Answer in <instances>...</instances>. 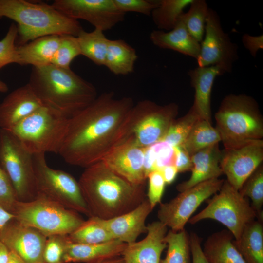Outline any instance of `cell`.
Masks as SVG:
<instances>
[{"label": "cell", "mask_w": 263, "mask_h": 263, "mask_svg": "<svg viewBox=\"0 0 263 263\" xmlns=\"http://www.w3.org/2000/svg\"><path fill=\"white\" fill-rule=\"evenodd\" d=\"M155 160L156 170H160L163 167L174 165L175 160V148L162 140L150 146Z\"/></svg>", "instance_id": "43"}, {"label": "cell", "mask_w": 263, "mask_h": 263, "mask_svg": "<svg viewBox=\"0 0 263 263\" xmlns=\"http://www.w3.org/2000/svg\"><path fill=\"white\" fill-rule=\"evenodd\" d=\"M91 216L109 220L127 213L146 199L145 185L132 184L99 161L78 181Z\"/></svg>", "instance_id": "2"}, {"label": "cell", "mask_w": 263, "mask_h": 263, "mask_svg": "<svg viewBox=\"0 0 263 263\" xmlns=\"http://www.w3.org/2000/svg\"><path fill=\"white\" fill-rule=\"evenodd\" d=\"M228 230L213 233L205 241L202 250L208 263H246L233 243Z\"/></svg>", "instance_id": "26"}, {"label": "cell", "mask_w": 263, "mask_h": 263, "mask_svg": "<svg viewBox=\"0 0 263 263\" xmlns=\"http://www.w3.org/2000/svg\"><path fill=\"white\" fill-rule=\"evenodd\" d=\"M145 148L128 139L113 147L101 160L113 172L136 185L146 184Z\"/></svg>", "instance_id": "17"}, {"label": "cell", "mask_w": 263, "mask_h": 263, "mask_svg": "<svg viewBox=\"0 0 263 263\" xmlns=\"http://www.w3.org/2000/svg\"><path fill=\"white\" fill-rule=\"evenodd\" d=\"M18 201L13 184L0 166V207L12 214Z\"/></svg>", "instance_id": "40"}, {"label": "cell", "mask_w": 263, "mask_h": 263, "mask_svg": "<svg viewBox=\"0 0 263 263\" xmlns=\"http://www.w3.org/2000/svg\"><path fill=\"white\" fill-rule=\"evenodd\" d=\"M12 214L20 223L47 237L68 235L84 221L79 213L39 197L30 201H18Z\"/></svg>", "instance_id": "8"}, {"label": "cell", "mask_w": 263, "mask_h": 263, "mask_svg": "<svg viewBox=\"0 0 263 263\" xmlns=\"http://www.w3.org/2000/svg\"><path fill=\"white\" fill-rule=\"evenodd\" d=\"M257 217L247 198L243 196L226 180L217 192L208 200L207 206L188 222L195 224L204 219L216 220L226 226L237 241L244 228Z\"/></svg>", "instance_id": "10"}, {"label": "cell", "mask_w": 263, "mask_h": 263, "mask_svg": "<svg viewBox=\"0 0 263 263\" xmlns=\"http://www.w3.org/2000/svg\"></svg>", "instance_id": "53"}, {"label": "cell", "mask_w": 263, "mask_h": 263, "mask_svg": "<svg viewBox=\"0 0 263 263\" xmlns=\"http://www.w3.org/2000/svg\"><path fill=\"white\" fill-rule=\"evenodd\" d=\"M166 184H170L175 180L178 171L174 165H169L159 170Z\"/></svg>", "instance_id": "47"}, {"label": "cell", "mask_w": 263, "mask_h": 263, "mask_svg": "<svg viewBox=\"0 0 263 263\" xmlns=\"http://www.w3.org/2000/svg\"><path fill=\"white\" fill-rule=\"evenodd\" d=\"M43 106L71 117L97 97L96 88L71 68L33 67L28 83Z\"/></svg>", "instance_id": "3"}, {"label": "cell", "mask_w": 263, "mask_h": 263, "mask_svg": "<svg viewBox=\"0 0 263 263\" xmlns=\"http://www.w3.org/2000/svg\"><path fill=\"white\" fill-rule=\"evenodd\" d=\"M168 227L159 221L147 225V235L139 241L127 244L121 257L125 263H160L167 245L165 237Z\"/></svg>", "instance_id": "18"}, {"label": "cell", "mask_w": 263, "mask_h": 263, "mask_svg": "<svg viewBox=\"0 0 263 263\" xmlns=\"http://www.w3.org/2000/svg\"><path fill=\"white\" fill-rule=\"evenodd\" d=\"M72 242L81 244H94L113 240L104 219L90 216L68 235Z\"/></svg>", "instance_id": "29"}, {"label": "cell", "mask_w": 263, "mask_h": 263, "mask_svg": "<svg viewBox=\"0 0 263 263\" xmlns=\"http://www.w3.org/2000/svg\"><path fill=\"white\" fill-rule=\"evenodd\" d=\"M14 218V215L0 207V235L6 225Z\"/></svg>", "instance_id": "48"}, {"label": "cell", "mask_w": 263, "mask_h": 263, "mask_svg": "<svg viewBox=\"0 0 263 263\" xmlns=\"http://www.w3.org/2000/svg\"><path fill=\"white\" fill-rule=\"evenodd\" d=\"M175 160L174 166L178 173L191 171L192 163L191 156L181 146L175 147Z\"/></svg>", "instance_id": "44"}, {"label": "cell", "mask_w": 263, "mask_h": 263, "mask_svg": "<svg viewBox=\"0 0 263 263\" xmlns=\"http://www.w3.org/2000/svg\"><path fill=\"white\" fill-rule=\"evenodd\" d=\"M244 46L253 57L256 56L257 52L263 49V35L251 36L247 33L244 34L242 37Z\"/></svg>", "instance_id": "46"}, {"label": "cell", "mask_w": 263, "mask_h": 263, "mask_svg": "<svg viewBox=\"0 0 263 263\" xmlns=\"http://www.w3.org/2000/svg\"><path fill=\"white\" fill-rule=\"evenodd\" d=\"M70 118L43 105L8 130L33 154H58Z\"/></svg>", "instance_id": "7"}, {"label": "cell", "mask_w": 263, "mask_h": 263, "mask_svg": "<svg viewBox=\"0 0 263 263\" xmlns=\"http://www.w3.org/2000/svg\"><path fill=\"white\" fill-rule=\"evenodd\" d=\"M193 0H160L151 12L152 20L158 30L168 31L177 24L183 10Z\"/></svg>", "instance_id": "32"}, {"label": "cell", "mask_w": 263, "mask_h": 263, "mask_svg": "<svg viewBox=\"0 0 263 263\" xmlns=\"http://www.w3.org/2000/svg\"><path fill=\"white\" fill-rule=\"evenodd\" d=\"M59 41V35H51L17 46V64L31 65L33 67H41L51 64Z\"/></svg>", "instance_id": "25"}, {"label": "cell", "mask_w": 263, "mask_h": 263, "mask_svg": "<svg viewBox=\"0 0 263 263\" xmlns=\"http://www.w3.org/2000/svg\"><path fill=\"white\" fill-rule=\"evenodd\" d=\"M222 151L219 143L201 150L191 156L192 163L189 178L176 186L180 192L203 182L218 177L223 174L220 167Z\"/></svg>", "instance_id": "23"}, {"label": "cell", "mask_w": 263, "mask_h": 263, "mask_svg": "<svg viewBox=\"0 0 263 263\" xmlns=\"http://www.w3.org/2000/svg\"><path fill=\"white\" fill-rule=\"evenodd\" d=\"M189 241L192 263H208L203 252L201 238L196 233L191 232Z\"/></svg>", "instance_id": "45"}, {"label": "cell", "mask_w": 263, "mask_h": 263, "mask_svg": "<svg viewBox=\"0 0 263 263\" xmlns=\"http://www.w3.org/2000/svg\"><path fill=\"white\" fill-rule=\"evenodd\" d=\"M187 13H183L180 18L189 34L199 43L205 34L206 19L209 8L204 0H193Z\"/></svg>", "instance_id": "34"}, {"label": "cell", "mask_w": 263, "mask_h": 263, "mask_svg": "<svg viewBox=\"0 0 263 263\" xmlns=\"http://www.w3.org/2000/svg\"><path fill=\"white\" fill-rule=\"evenodd\" d=\"M117 9L122 13L132 12L150 16L159 0H113Z\"/></svg>", "instance_id": "42"}, {"label": "cell", "mask_w": 263, "mask_h": 263, "mask_svg": "<svg viewBox=\"0 0 263 263\" xmlns=\"http://www.w3.org/2000/svg\"><path fill=\"white\" fill-rule=\"evenodd\" d=\"M47 237L38 230L13 219L3 228L0 241L25 263H43V252Z\"/></svg>", "instance_id": "16"}, {"label": "cell", "mask_w": 263, "mask_h": 263, "mask_svg": "<svg viewBox=\"0 0 263 263\" xmlns=\"http://www.w3.org/2000/svg\"><path fill=\"white\" fill-rule=\"evenodd\" d=\"M153 209L146 199L133 209L113 218L105 220L113 239L127 244L136 241L147 232L146 220Z\"/></svg>", "instance_id": "20"}, {"label": "cell", "mask_w": 263, "mask_h": 263, "mask_svg": "<svg viewBox=\"0 0 263 263\" xmlns=\"http://www.w3.org/2000/svg\"><path fill=\"white\" fill-rule=\"evenodd\" d=\"M51 5L67 17L85 20L103 32L122 22L125 16L113 0H55Z\"/></svg>", "instance_id": "14"}, {"label": "cell", "mask_w": 263, "mask_h": 263, "mask_svg": "<svg viewBox=\"0 0 263 263\" xmlns=\"http://www.w3.org/2000/svg\"><path fill=\"white\" fill-rule=\"evenodd\" d=\"M42 106L28 83L16 89L0 104V129H10Z\"/></svg>", "instance_id": "19"}, {"label": "cell", "mask_w": 263, "mask_h": 263, "mask_svg": "<svg viewBox=\"0 0 263 263\" xmlns=\"http://www.w3.org/2000/svg\"><path fill=\"white\" fill-rule=\"evenodd\" d=\"M126 245L115 239L99 244H81L71 241L67 236L64 261L65 263H98L121 256Z\"/></svg>", "instance_id": "21"}, {"label": "cell", "mask_w": 263, "mask_h": 263, "mask_svg": "<svg viewBox=\"0 0 263 263\" xmlns=\"http://www.w3.org/2000/svg\"><path fill=\"white\" fill-rule=\"evenodd\" d=\"M98 263H125V262L121 256H118L103 261Z\"/></svg>", "instance_id": "51"}, {"label": "cell", "mask_w": 263, "mask_h": 263, "mask_svg": "<svg viewBox=\"0 0 263 263\" xmlns=\"http://www.w3.org/2000/svg\"><path fill=\"white\" fill-rule=\"evenodd\" d=\"M251 200V206L257 213L258 220L263 222V165L261 164L248 177L239 190Z\"/></svg>", "instance_id": "36"}, {"label": "cell", "mask_w": 263, "mask_h": 263, "mask_svg": "<svg viewBox=\"0 0 263 263\" xmlns=\"http://www.w3.org/2000/svg\"><path fill=\"white\" fill-rule=\"evenodd\" d=\"M138 55L134 48L122 39H109L105 65L115 75H127L134 71Z\"/></svg>", "instance_id": "28"}, {"label": "cell", "mask_w": 263, "mask_h": 263, "mask_svg": "<svg viewBox=\"0 0 263 263\" xmlns=\"http://www.w3.org/2000/svg\"><path fill=\"white\" fill-rule=\"evenodd\" d=\"M79 55L81 50L77 37L60 35L59 44L51 64L60 68L70 69L72 61Z\"/></svg>", "instance_id": "37"}, {"label": "cell", "mask_w": 263, "mask_h": 263, "mask_svg": "<svg viewBox=\"0 0 263 263\" xmlns=\"http://www.w3.org/2000/svg\"><path fill=\"white\" fill-rule=\"evenodd\" d=\"M77 38L81 55L86 56L97 65L104 66L109 39L104 32L94 29L88 32L82 29Z\"/></svg>", "instance_id": "30"}, {"label": "cell", "mask_w": 263, "mask_h": 263, "mask_svg": "<svg viewBox=\"0 0 263 263\" xmlns=\"http://www.w3.org/2000/svg\"><path fill=\"white\" fill-rule=\"evenodd\" d=\"M0 166L11 180L18 201H30L37 192L33 154L9 130L0 129Z\"/></svg>", "instance_id": "11"}, {"label": "cell", "mask_w": 263, "mask_h": 263, "mask_svg": "<svg viewBox=\"0 0 263 263\" xmlns=\"http://www.w3.org/2000/svg\"><path fill=\"white\" fill-rule=\"evenodd\" d=\"M221 141L220 134L211 123L200 119L195 123L184 143L181 145L192 155L198 151Z\"/></svg>", "instance_id": "31"}, {"label": "cell", "mask_w": 263, "mask_h": 263, "mask_svg": "<svg viewBox=\"0 0 263 263\" xmlns=\"http://www.w3.org/2000/svg\"><path fill=\"white\" fill-rule=\"evenodd\" d=\"M217 12L209 8L206 19L204 38L196 60L198 67L218 66L230 73L238 60V46L233 43L221 26Z\"/></svg>", "instance_id": "13"}, {"label": "cell", "mask_w": 263, "mask_h": 263, "mask_svg": "<svg viewBox=\"0 0 263 263\" xmlns=\"http://www.w3.org/2000/svg\"><path fill=\"white\" fill-rule=\"evenodd\" d=\"M133 105L131 97L116 98L113 92L97 96L70 118L58 154L68 164L85 169L101 161L117 145Z\"/></svg>", "instance_id": "1"}, {"label": "cell", "mask_w": 263, "mask_h": 263, "mask_svg": "<svg viewBox=\"0 0 263 263\" xmlns=\"http://www.w3.org/2000/svg\"><path fill=\"white\" fill-rule=\"evenodd\" d=\"M17 25L12 23L5 37L0 40V69L7 65L17 63Z\"/></svg>", "instance_id": "39"}, {"label": "cell", "mask_w": 263, "mask_h": 263, "mask_svg": "<svg viewBox=\"0 0 263 263\" xmlns=\"http://www.w3.org/2000/svg\"><path fill=\"white\" fill-rule=\"evenodd\" d=\"M17 23L16 45L51 35L77 36L83 29L79 22L65 16L52 5L25 0H0V18Z\"/></svg>", "instance_id": "4"}, {"label": "cell", "mask_w": 263, "mask_h": 263, "mask_svg": "<svg viewBox=\"0 0 263 263\" xmlns=\"http://www.w3.org/2000/svg\"><path fill=\"white\" fill-rule=\"evenodd\" d=\"M167 251L160 263H190L189 234L185 229L175 232L169 230L165 238Z\"/></svg>", "instance_id": "33"}, {"label": "cell", "mask_w": 263, "mask_h": 263, "mask_svg": "<svg viewBox=\"0 0 263 263\" xmlns=\"http://www.w3.org/2000/svg\"><path fill=\"white\" fill-rule=\"evenodd\" d=\"M233 243L246 263H263V222L255 220L247 224Z\"/></svg>", "instance_id": "27"}, {"label": "cell", "mask_w": 263, "mask_h": 263, "mask_svg": "<svg viewBox=\"0 0 263 263\" xmlns=\"http://www.w3.org/2000/svg\"><path fill=\"white\" fill-rule=\"evenodd\" d=\"M216 129L225 149L263 140V119L257 102L245 94H230L215 113Z\"/></svg>", "instance_id": "5"}, {"label": "cell", "mask_w": 263, "mask_h": 263, "mask_svg": "<svg viewBox=\"0 0 263 263\" xmlns=\"http://www.w3.org/2000/svg\"><path fill=\"white\" fill-rule=\"evenodd\" d=\"M8 90L7 85L0 79V93H5Z\"/></svg>", "instance_id": "52"}, {"label": "cell", "mask_w": 263, "mask_h": 263, "mask_svg": "<svg viewBox=\"0 0 263 263\" xmlns=\"http://www.w3.org/2000/svg\"><path fill=\"white\" fill-rule=\"evenodd\" d=\"M9 251L5 245L0 241V263H6Z\"/></svg>", "instance_id": "49"}, {"label": "cell", "mask_w": 263, "mask_h": 263, "mask_svg": "<svg viewBox=\"0 0 263 263\" xmlns=\"http://www.w3.org/2000/svg\"><path fill=\"white\" fill-rule=\"evenodd\" d=\"M224 180H208L187 189L166 203H160L157 212L158 221L170 230L178 232L184 229L191 216L206 200L221 188Z\"/></svg>", "instance_id": "12"}, {"label": "cell", "mask_w": 263, "mask_h": 263, "mask_svg": "<svg viewBox=\"0 0 263 263\" xmlns=\"http://www.w3.org/2000/svg\"><path fill=\"white\" fill-rule=\"evenodd\" d=\"M200 119L192 106L185 115L173 121L162 140L174 147L182 145Z\"/></svg>", "instance_id": "35"}, {"label": "cell", "mask_w": 263, "mask_h": 263, "mask_svg": "<svg viewBox=\"0 0 263 263\" xmlns=\"http://www.w3.org/2000/svg\"><path fill=\"white\" fill-rule=\"evenodd\" d=\"M67 236L56 235L47 237L43 252V263H65Z\"/></svg>", "instance_id": "38"}, {"label": "cell", "mask_w": 263, "mask_h": 263, "mask_svg": "<svg viewBox=\"0 0 263 263\" xmlns=\"http://www.w3.org/2000/svg\"><path fill=\"white\" fill-rule=\"evenodd\" d=\"M218 66L198 67L188 71L195 94L192 107L202 119L211 123V94L216 77L225 74Z\"/></svg>", "instance_id": "22"}, {"label": "cell", "mask_w": 263, "mask_h": 263, "mask_svg": "<svg viewBox=\"0 0 263 263\" xmlns=\"http://www.w3.org/2000/svg\"><path fill=\"white\" fill-rule=\"evenodd\" d=\"M263 160V140L222 151L220 167L227 181L239 190Z\"/></svg>", "instance_id": "15"}, {"label": "cell", "mask_w": 263, "mask_h": 263, "mask_svg": "<svg viewBox=\"0 0 263 263\" xmlns=\"http://www.w3.org/2000/svg\"><path fill=\"white\" fill-rule=\"evenodd\" d=\"M6 263H25L17 254L9 251L8 258Z\"/></svg>", "instance_id": "50"}, {"label": "cell", "mask_w": 263, "mask_h": 263, "mask_svg": "<svg viewBox=\"0 0 263 263\" xmlns=\"http://www.w3.org/2000/svg\"><path fill=\"white\" fill-rule=\"evenodd\" d=\"M178 109L175 103L161 106L148 99L134 104L122 125L116 145L130 139L146 148L162 140Z\"/></svg>", "instance_id": "6"}, {"label": "cell", "mask_w": 263, "mask_h": 263, "mask_svg": "<svg viewBox=\"0 0 263 263\" xmlns=\"http://www.w3.org/2000/svg\"><path fill=\"white\" fill-rule=\"evenodd\" d=\"M37 197L44 198L63 207L90 217L79 183L70 174L50 167L45 153L33 156Z\"/></svg>", "instance_id": "9"}, {"label": "cell", "mask_w": 263, "mask_h": 263, "mask_svg": "<svg viewBox=\"0 0 263 263\" xmlns=\"http://www.w3.org/2000/svg\"><path fill=\"white\" fill-rule=\"evenodd\" d=\"M150 38L160 48L172 50L196 59L200 52V43L189 34L180 17L172 30L167 32L153 30Z\"/></svg>", "instance_id": "24"}, {"label": "cell", "mask_w": 263, "mask_h": 263, "mask_svg": "<svg viewBox=\"0 0 263 263\" xmlns=\"http://www.w3.org/2000/svg\"><path fill=\"white\" fill-rule=\"evenodd\" d=\"M147 179L148 188L146 198L153 209L158 204L161 203L166 184L159 170H154L149 173Z\"/></svg>", "instance_id": "41"}]
</instances>
